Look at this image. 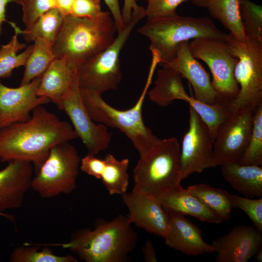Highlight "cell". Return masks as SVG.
Masks as SVG:
<instances>
[{"instance_id":"obj_41","label":"cell","mask_w":262,"mask_h":262,"mask_svg":"<svg viewBox=\"0 0 262 262\" xmlns=\"http://www.w3.org/2000/svg\"><path fill=\"white\" fill-rule=\"evenodd\" d=\"M15 2L20 4V0H0V37L2 33V25L3 22H7L13 27L16 24L13 22L8 21L6 18V6L8 3Z\"/></svg>"},{"instance_id":"obj_20","label":"cell","mask_w":262,"mask_h":262,"mask_svg":"<svg viewBox=\"0 0 262 262\" xmlns=\"http://www.w3.org/2000/svg\"><path fill=\"white\" fill-rule=\"evenodd\" d=\"M77 79L76 69L65 58L54 59L41 77L37 95L57 106Z\"/></svg>"},{"instance_id":"obj_32","label":"cell","mask_w":262,"mask_h":262,"mask_svg":"<svg viewBox=\"0 0 262 262\" xmlns=\"http://www.w3.org/2000/svg\"><path fill=\"white\" fill-rule=\"evenodd\" d=\"M240 13L246 36L262 39V5L241 0Z\"/></svg>"},{"instance_id":"obj_25","label":"cell","mask_w":262,"mask_h":262,"mask_svg":"<svg viewBox=\"0 0 262 262\" xmlns=\"http://www.w3.org/2000/svg\"><path fill=\"white\" fill-rule=\"evenodd\" d=\"M103 159L104 165L100 179L109 194L122 195L126 193L129 185V159L118 160L109 153Z\"/></svg>"},{"instance_id":"obj_12","label":"cell","mask_w":262,"mask_h":262,"mask_svg":"<svg viewBox=\"0 0 262 262\" xmlns=\"http://www.w3.org/2000/svg\"><path fill=\"white\" fill-rule=\"evenodd\" d=\"M189 127L180 150L181 180L195 173L215 166L213 160L214 139L207 124L189 106Z\"/></svg>"},{"instance_id":"obj_40","label":"cell","mask_w":262,"mask_h":262,"mask_svg":"<svg viewBox=\"0 0 262 262\" xmlns=\"http://www.w3.org/2000/svg\"><path fill=\"white\" fill-rule=\"evenodd\" d=\"M143 257L145 262H156V252L152 242L147 240L142 248Z\"/></svg>"},{"instance_id":"obj_36","label":"cell","mask_w":262,"mask_h":262,"mask_svg":"<svg viewBox=\"0 0 262 262\" xmlns=\"http://www.w3.org/2000/svg\"><path fill=\"white\" fill-rule=\"evenodd\" d=\"M100 0H74L70 14L79 17L94 18L101 13Z\"/></svg>"},{"instance_id":"obj_39","label":"cell","mask_w":262,"mask_h":262,"mask_svg":"<svg viewBox=\"0 0 262 262\" xmlns=\"http://www.w3.org/2000/svg\"><path fill=\"white\" fill-rule=\"evenodd\" d=\"M108 7L115 23L117 33L121 32L126 27L121 14L118 0H103Z\"/></svg>"},{"instance_id":"obj_37","label":"cell","mask_w":262,"mask_h":262,"mask_svg":"<svg viewBox=\"0 0 262 262\" xmlns=\"http://www.w3.org/2000/svg\"><path fill=\"white\" fill-rule=\"evenodd\" d=\"M104 165V159L97 158L96 155L88 153L81 160V170L97 179H100Z\"/></svg>"},{"instance_id":"obj_43","label":"cell","mask_w":262,"mask_h":262,"mask_svg":"<svg viewBox=\"0 0 262 262\" xmlns=\"http://www.w3.org/2000/svg\"><path fill=\"white\" fill-rule=\"evenodd\" d=\"M208 0H192L194 4L198 7H205Z\"/></svg>"},{"instance_id":"obj_31","label":"cell","mask_w":262,"mask_h":262,"mask_svg":"<svg viewBox=\"0 0 262 262\" xmlns=\"http://www.w3.org/2000/svg\"><path fill=\"white\" fill-rule=\"evenodd\" d=\"M238 163L243 165H262V103L254 111L248 144Z\"/></svg>"},{"instance_id":"obj_22","label":"cell","mask_w":262,"mask_h":262,"mask_svg":"<svg viewBox=\"0 0 262 262\" xmlns=\"http://www.w3.org/2000/svg\"><path fill=\"white\" fill-rule=\"evenodd\" d=\"M221 166L224 179L233 189L247 197H262V166L231 162Z\"/></svg>"},{"instance_id":"obj_29","label":"cell","mask_w":262,"mask_h":262,"mask_svg":"<svg viewBox=\"0 0 262 262\" xmlns=\"http://www.w3.org/2000/svg\"><path fill=\"white\" fill-rule=\"evenodd\" d=\"M14 29L15 34L8 43L2 45L0 49V78H9L14 69L24 66L33 48V45L29 46L23 52L17 54L26 45L20 43L18 39L22 30L17 26Z\"/></svg>"},{"instance_id":"obj_2","label":"cell","mask_w":262,"mask_h":262,"mask_svg":"<svg viewBox=\"0 0 262 262\" xmlns=\"http://www.w3.org/2000/svg\"><path fill=\"white\" fill-rule=\"evenodd\" d=\"M138 242L128 216L120 214L110 221L99 219L92 230H76L68 243L46 245L68 249L86 262H125Z\"/></svg>"},{"instance_id":"obj_1","label":"cell","mask_w":262,"mask_h":262,"mask_svg":"<svg viewBox=\"0 0 262 262\" xmlns=\"http://www.w3.org/2000/svg\"><path fill=\"white\" fill-rule=\"evenodd\" d=\"M77 138L71 124L40 105L28 121L0 129V161L29 162L36 173L54 146Z\"/></svg>"},{"instance_id":"obj_24","label":"cell","mask_w":262,"mask_h":262,"mask_svg":"<svg viewBox=\"0 0 262 262\" xmlns=\"http://www.w3.org/2000/svg\"><path fill=\"white\" fill-rule=\"evenodd\" d=\"M162 67L157 72L154 86L148 95L151 101L166 107L176 100V94L183 83L182 78L178 72L168 67Z\"/></svg>"},{"instance_id":"obj_11","label":"cell","mask_w":262,"mask_h":262,"mask_svg":"<svg viewBox=\"0 0 262 262\" xmlns=\"http://www.w3.org/2000/svg\"><path fill=\"white\" fill-rule=\"evenodd\" d=\"M254 111L250 105L244 107L231 113L220 125L213 142L215 166L241 159L248 144Z\"/></svg>"},{"instance_id":"obj_38","label":"cell","mask_w":262,"mask_h":262,"mask_svg":"<svg viewBox=\"0 0 262 262\" xmlns=\"http://www.w3.org/2000/svg\"><path fill=\"white\" fill-rule=\"evenodd\" d=\"M121 14L123 22L126 26L130 22L132 16L146 17V11L135 0H124Z\"/></svg>"},{"instance_id":"obj_34","label":"cell","mask_w":262,"mask_h":262,"mask_svg":"<svg viewBox=\"0 0 262 262\" xmlns=\"http://www.w3.org/2000/svg\"><path fill=\"white\" fill-rule=\"evenodd\" d=\"M189 0H148L146 11L147 20L177 16V7Z\"/></svg>"},{"instance_id":"obj_15","label":"cell","mask_w":262,"mask_h":262,"mask_svg":"<svg viewBox=\"0 0 262 262\" xmlns=\"http://www.w3.org/2000/svg\"><path fill=\"white\" fill-rule=\"evenodd\" d=\"M121 197L131 224L164 238L169 227L170 216L157 198L133 192H126Z\"/></svg>"},{"instance_id":"obj_10","label":"cell","mask_w":262,"mask_h":262,"mask_svg":"<svg viewBox=\"0 0 262 262\" xmlns=\"http://www.w3.org/2000/svg\"><path fill=\"white\" fill-rule=\"evenodd\" d=\"M188 46L193 56L204 62L209 67L216 92L222 98L230 102L239 91L234 75L238 59L226 40L201 37L191 40Z\"/></svg>"},{"instance_id":"obj_8","label":"cell","mask_w":262,"mask_h":262,"mask_svg":"<svg viewBox=\"0 0 262 262\" xmlns=\"http://www.w3.org/2000/svg\"><path fill=\"white\" fill-rule=\"evenodd\" d=\"M143 16H132L130 22L107 48L76 68L80 89L99 94L117 88L122 79L119 56L132 31Z\"/></svg>"},{"instance_id":"obj_44","label":"cell","mask_w":262,"mask_h":262,"mask_svg":"<svg viewBox=\"0 0 262 262\" xmlns=\"http://www.w3.org/2000/svg\"><path fill=\"white\" fill-rule=\"evenodd\" d=\"M254 256L256 262H262V246L258 250Z\"/></svg>"},{"instance_id":"obj_13","label":"cell","mask_w":262,"mask_h":262,"mask_svg":"<svg viewBox=\"0 0 262 262\" xmlns=\"http://www.w3.org/2000/svg\"><path fill=\"white\" fill-rule=\"evenodd\" d=\"M57 106L69 118L88 153L96 156L109 147L112 134L106 126L95 123L88 114L82 98L77 79Z\"/></svg>"},{"instance_id":"obj_14","label":"cell","mask_w":262,"mask_h":262,"mask_svg":"<svg viewBox=\"0 0 262 262\" xmlns=\"http://www.w3.org/2000/svg\"><path fill=\"white\" fill-rule=\"evenodd\" d=\"M41 77L16 88L6 86L0 81V129L11 124L25 122L37 107L50 102L37 95Z\"/></svg>"},{"instance_id":"obj_3","label":"cell","mask_w":262,"mask_h":262,"mask_svg":"<svg viewBox=\"0 0 262 262\" xmlns=\"http://www.w3.org/2000/svg\"><path fill=\"white\" fill-rule=\"evenodd\" d=\"M116 28L110 12L94 18L68 15L52 46L55 59L65 58L74 68L109 46Z\"/></svg>"},{"instance_id":"obj_19","label":"cell","mask_w":262,"mask_h":262,"mask_svg":"<svg viewBox=\"0 0 262 262\" xmlns=\"http://www.w3.org/2000/svg\"><path fill=\"white\" fill-rule=\"evenodd\" d=\"M169 227L164 237L165 244L187 255L197 256L214 252L213 246L203 239L200 229L184 215L168 212Z\"/></svg>"},{"instance_id":"obj_45","label":"cell","mask_w":262,"mask_h":262,"mask_svg":"<svg viewBox=\"0 0 262 262\" xmlns=\"http://www.w3.org/2000/svg\"><path fill=\"white\" fill-rule=\"evenodd\" d=\"M0 215L3 216L8 219H9L10 220H12L13 219V216L4 213L3 212H0Z\"/></svg>"},{"instance_id":"obj_28","label":"cell","mask_w":262,"mask_h":262,"mask_svg":"<svg viewBox=\"0 0 262 262\" xmlns=\"http://www.w3.org/2000/svg\"><path fill=\"white\" fill-rule=\"evenodd\" d=\"M186 190L201 200L223 220L230 219L232 207L230 194L227 191L201 183L189 186Z\"/></svg>"},{"instance_id":"obj_7","label":"cell","mask_w":262,"mask_h":262,"mask_svg":"<svg viewBox=\"0 0 262 262\" xmlns=\"http://www.w3.org/2000/svg\"><path fill=\"white\" fill-rule=\"evenodd\" d=\"M226 40L238 59L234 75L240 87L230 110L232 113L250 105L255 110L262 103V39L246 37L240 41L229 33Z\"/></svg>"},{"instance_id":"obj_27","label":"cell","mask_w":262,"mask_h":262,"mask_svg":"<svg viewBox=\"0 0 262 262\" xmlns=\"http://www.w3.org/2000/svg\"><path fill=\"white\" fill-rule=\"evenodd\" d=\"M32 51L25 65L20 85L29 83L41 77L55 59L52 52L53 43L42 38L34 41Z\"/></svg>"},{"instance_id":"obj_4","label":"cell","mask_w":262,"mask_h":262,"mask_svg":"<svg viewBox=\"0 0 262 262\" xmlns=\"http://www.w3.org/2000/svg\"><path fill=\"white\" fill-rule=\"evenodd\" d=\"M133 180L132 192L153 196L180 186V149L177 138L159 139L140 155Z\"/></svg>"},{"instance_id":"obj_6","label":"cell","mask_w":262,"mask_h":262,"mask_svg":"<svg viewBox=\"0 0 262 262\" xmlns=\"http://www.w3.org/2000/svg\"><path fill=\"white\" fill-rule=\"evenodd\" d=\"M154 71L149 69L146 83L139 98L133 106L125 110L111 106L100 94L80 89L83 104L92 120L119 130L131 140L139 155L147 151L159 139L145 125L142 116L144 99Z\"/></svg>"},{"instance_id":"obj_23","label":"cell","mask_w":262,"mask_h":262,"mask_svg":"<svg viewBox=\"0 0 262 262\" xmlns=\"http://www.w3.org/2000/svg\"><path fill=\"white\" fill-rule=\"evenodd\" d=\"M241 0H208L205 8L210 16L218 20L235 39L246 38L240 13Z\"/></svg>"},{"instance_id":"obj_16","label":"cell","mask_w":262,"mask_h":262,"mask_svg":"<svg viewBox=\"0 0 262 262\" xmlns=\"http://www.w3.org/2000/svg\"><path fill=\"white\" fill-rule=\"evenodd\" d=\"M212 245L216 262H246L262 246V232L254 225H238Z\"/></svg>"},{"instance_id":"obj_18","label":"cell","mask_w":262,"mask_h":262,"mask_svg":"<svg viewBox=\"0 0 262 262\" xmlns=\"http://www.w3.org/2000/svg\"><path fill=\"white\" fill-rule=\"evenodd\" d=\"M0 170V212L21 206L26 193L31 188L33 164L13 160Z\"/></svg>"},{"instance_id":"obj_33","label":"cell","mask_w":262,"mask_h":262,"mask_svg":"<svg viewBox=\"0 0 262 262\" xmlns=\"http://www.w3.org/2000/svg\"><path fill=\"white\" fill-rule=\"evenodd\" d=\"M233 208H238L244 211L250 218L253 225L262 232V198L253 199L230 194Z\"/></svg>"},{"instance_id":"obj_35","label":"cell","mask_w":262,"mask_h":262,"mask_svg":"<svg viewBox=\"0 0 262 262\" xmlns=\"http://www.w3.org/2000/svg\"><path fill=\"white\" fill-rule=\"evenodd\" d=\"M22 6V21L29 28L44 13L56 7L55 0H20Z\"/></svg>"},{"instance_id":"obj_42","label":"cell","mask_w":262,"mask_h":262,"mask_svg":"<svg viewBox=\"0 0 262 262\" xmlns=\"http://www.w3.org/2000/svg\"><path fill=\"white\" fill-rule=\"evenodd\" d=\"M74 1V0H55V7L65 16L70 14Z\"/></svg>"},{"instance_id":"obj_21","label":"cell","mask_w":262,"mask_h":262,"mask_svg":"<svg viewBox=\"0 0 262 262\" xmlns=\"http://www.w3.org/2000/svg\"><path fill=\"white\" fill-rule=\"evenodd\" d=\"M154 197L168 212L191 215L201 221L212 223L219 224L223 221L201 200L189 194L181 185Z\"/></svg>"},{"instance_id":"obj_30","label":"cell","mask_w":262,"mask_h":262,"mask_svg":"<svg viewBox=\"0 0 262 262\" xmlns=\"http://www.w3.org/2000/svg\"><path fill=\"white\" fill-rule=\"evenodd\" d=\"M39 246H32L26 243L23 246L15 248L10 255V261L12 262H77L71 255L58 256L54 254L48 247L41 250Z\"/></svg>"},{"instance_id":"obj_5","label":"cell","mask_w":262,"mask_h":262,"mask_svg":"<svg viewBox=\"0 0 262 262\" xmlns=\"http://www.w3.org/2000/svg\"><path fill=\"white\" fill-rule=\"evenodd\" d=\"M150 42V51L159 55L160 66L171 61L176 55L179 45L201 37L226 40L228 34L219 30L208 16H176L147 22L137 30Z\"/></svg>"},{"instance_id":"obj_17","label":"cell","mask_w":262,"mask_h":262,"mask_svg":"<svg viewBox=\"0 0 262 262\" xmlns=\"http://www.w3.org/2000/svg\"><path fill=\"white\" fill-rule=\"evenodd\" d=\"M189 42L180 43L176 56L161 66L170 67L178 72L182 78L187 79L193 88L196 99L207 104H214L223 98L213 88L207 71L191 53Z\"/></svg>"},{"instance_id":"obj_9","label":"cell","mask_w":262,"mask_h":262,"mask_svg":"<svg viewBox=\"0 0 262 262\" xmlns=\"http://www.w3.org/2000/svg\"><path fill=\"white\" fill-rule=\"evenodd\" d=\"M81 160L76 147L68 142L54 146L33 178L31 188L43 198L70 194L77 186Z\"/></svg>"},{"instance_id":"obj_26","label":"cell","mask_w":262,"mask_h":262,"mask_svg":"<svg viewBox=\"0 0 262 262\" xmlns=\"http://www.w3.org/2000/svg\"><path fill=\"white\" fill-rule=\"evenodd\" d=\"M65 16L56 7L42 14L29 28L22 30L25 40L29 43L42 38L53 44L63 25Z\"/></svg>"},{"instance_id":"obj_46","label":"cell","mask_w":262,"mask_h":262,"mask_svg":"<svg viewBox=\"0 0 262 262\" xmlns=\"http://www.w3.org/2000/svg\"><path fill=\"white\" fill-rule=\"evenodd\" d=\"M135 0L136 1H137L138 0Z\"/></svg>"}]
</instances>
